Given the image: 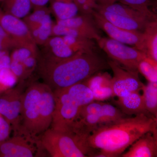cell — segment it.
Returning a JSON list of instances; mask_svg holds the SVG:
<instances>
[{
  "instance_id": "f1b7e54d",
  "label": "cell",
  "mask_w": 157,
  "mask_h": 157,
  "mask_svg": "<svg viewBox=\"0 0 157 157\" xmlns=\"http://www.w3.org/2000/svg\"><path fill=\"white\" fill-rule=\"evenodd\" d=\"M81 14L92 15L98 4L94 0H73Z\"/></svg>"
},
{
  "instance_id": "44dd1931",
  "label": "cell",
  "mask_w": 157,
  "mask_h": 157,
  "mask_svg": "<svg viewBox=\"0 0 157 157\" xmlns=\"http://www.w3.org/2000/svg\"><path fill=\"white\" fill-rule=\"evenodd\" d=\"M145 38L146 54L147 57L157 62V22L150 21L144 31Z\"/></svg>"
},
{
  "instance_id": "2e32d148",
  "label": "cell",
  "mask_w": 157,
  "mask_h": 157,
  "mask_svg": "<svg viewBox=\"0 0 157 157\" xmlns=\"http://www.w3.org/2000/svg\"><path fill=\"white\" fill-rule=\"evenodd\" d=\"M57 24L68 27L73 28L86 34L89 39L98 41L101 38L99 28L92 15H76L69 19L57 20Z\"/></svg>"
},
{
  "instance_id": "8992f818",
  "label": "cell",
  "mask_w": 157,
  "mask_h": 157,
  "mask_svg": "<svg viewBox=\"0 0 157 157\" xmlns=\"http://www.w3.org/2000/svg\"><path fill=\"white\" fill-rule=\"evenodd\" d=\"M97 42L109 58L130 70H138L140 62L147 57L146 53L135 47H129L110 38L101 37Z\"/></svg>"
},
{
  "instance_id": "6da1fadb",
  "label": "cell",
  "mask_w": 157,
  "mask_h": 157,
  "mask_svg": "<svg viewBox=\"0 0 157 157\" xmlns=\"http://www.w3.org/2000/svg\"><path fill=\"white\" fill-rule=\"evenodd\" d=\"M155 130L157 118L141 113L98 127L88 137V143L99 151L95 157H118L142 135Z\"/></svg>"
},
{
  "instance_id": "ba28073f",
  "label": "cell",
  "mask_w": 157,
  "mask_h": 157,
  "mask_svg": "<svg viewBox=\"0 0 157 157\" xmlns=\"http://www.w3.org/2000/svg\"><path fill=\"white\" fill-rule=\"evenodd\" d=\"M92 16L99 29L104 31L110 39L126 45H133L146 54L145 35L144 32L128 30L116 26L95 10L93 11Z\"/></svg>"
},
{
  "instance_id": "4fadbf2b",
  "label": "cell",
  "mask_w": 157,
  "mask_h": 157,
  "mask_svg": "<svg viewBox=\"0 0 157 157\" xmlns=\"http://www.w3.org/2000/svg\"><path fill=\"white\" fill-rule=\"evenodd\" d=\"M122 157H156L157 130L145 133L131 145Z\"/></svg>"
},
{
  "instance_id": "ffe728a7",
  "label": "cell",
  "mask_w": 157,
  "mask_h": 157,
  "mask_svg": "<svg viewBox=\"0 0 157 157\" xmlns=\"http://www.w3.org/2000/svg\"><path fill=\"white\" fill-rule=\"evenodd\" d=\"M0 3L4 12L19 18L28 15L32 8L30 0H0Z\"/></svg>"
},
{
  "instance_id": "83f0119b",
  "label": "cell",
  "mask_w": 157,
  "mask_h": 157,
  "mask_svg": "<svg viewBox=\"0 0 157 157\" xmlns=\"http://www.w3.org/2000/svg\"><path fill=\"white\" fill-rule=\"evenodd\" d=\"M18 81V78L10 68H3L0 70V89H10Z\"/></svg>"
},
{
  "instance_id": "4316f807",
  "label": "cell",
  "mask_w": 157,
  "mask_h": 157,
  "mask_svg": "<svg viewBox=\"0 0 157 157\" xmlns=\"http://www.w3.org/2000/svg\"><path fill=\"white\" fill-rule=\"evenodd\" d=\"M119 2L142 12L151 21H157V16L150 9L151 0H117Z\"/></svg>"
},
{
  "instance_id": "ac0fdd59",
  "label": "cell",
  "mask_w": 157,
  "mask_h": 157,
  "mask_svg": "<svg viewBox=\"0 0 157 157\" xmlns=\"http://www.w3.org/2000/svg\"><path fill=\"white\" fill-rule=\"evenodd\" d=\"M95 10L110 23L118 27L128 30L143 32L147 24L150 21L138 20L116 14L100 8L98 5Z\"/></svg>"
},
{
  "instance_id": "cb8c5ba5",
  "label": "cell",
  "mask_w": 157,
  "mask_h": 157,
  "mask_svg": "<svg viewBox=\"0 0 157 157\" xmlns=\"http://www.w3.org/2000/svg\"><path fill=\"white\" fill-rule=\"evenodd\" d=\"M143 91L144 103L147 111L151 115L157 118V82H149L144 85Z\"/></svg>"
},
{
  "instance_id": "603a6c76",
  "label": "cell",
  "mask_w": 157,
  "mask_h": 157,
  "mask_svg": "<svg viewBox=\"0 0 157 157\" xmlns=\"http://www.w3.org/2000/svg\"><path fill=\"white\" fill-rule=\"evenodd\" d=\"M62 37L65 43L76 53L95 52L97 46L94 40L71 36Z\"/></svg>"
},
{
  "instance_id": "484cf974",
  "label": "cell",
  "mask_w": 157,
  "mask_h": 157,
  "mask_svg": "<svg viewBox=\"0 0 157 157\" xmlns=\"http://www.w3.org/2000/svg\"><path fill=\"white\" fill-rule=\"evenodd\" d=\"M137 70L149 82H157V62L147 57L140 62Z\"/></svg>"
},
{
  "instance_id": "52a82bcc",
  "label": "cell",
  "mask_w": 157,
  "mask_h": 157,
  "mask_svg": "<svg viewBox=\"0 0 157 157\" xmlns=\"http://www.w3.org/2000/svg\"><path fill=\"white\" fill-rule=\"evenodd\" d=\"M107 62L113 74L111 80L114 96L124 97L142 90L144 84L140 80L138 70L124 67L112 60Z\"/></svg>"
},
{
  "instance_id": "f546056e",
  "label": "cell",
  "mask_w": 157,
  "mask_h": 157,
  "mask_svg": "<svg viewBox=\"0 0 157 157\" xmlns=\"http://www.w3.org/2000/svg\"><path fill=\"white\" fill-rule=\"evenodd\" d=\"M14 45L8 34L0 25V50L13 49Z\"/></svg>"
},
{
  "instance_id": "4dcf8cb0",
  "label": "cell",
  "mask_w": 157,
  "mask_h": 157,
  "mask_svg": "<svg viewBox=\"0 0 157 157\" xmlns=\"http://www.w3.org/2000/svg\"><path fill=\"white\" fill-rule=\"evenodd\" d=\"M0 114V142L8 139L11 131V127L6 119Z\"/></svg>"
},
{
  "instance_id": "8fae6325",
  "label": "cell",
  "mask_w": 157,
  "mask_h": 157,
  "mask_svg": "<svg viewBox=\"0 0 157 157\" xmlns=\"http://www.w3.org/2000/svg\"><path fill=\"white\" fill-rule=\"evenodd\" d=\"M22 94L19 89H12L0 98V114L10 124L14 135L18 134L20 127Z\"/></svg>"
},
{
  "instance_id": "d6a6232c",
  "label": "cell",
  "mask_w": 157,
  "mask_h": 157,
  "mask_svg": "<svg viewBox=\"0 0 157 157\" xmlns=\"http://www.w3.org/2000/svg\"><path fill=\"white\" fill-rule=\"evenodd\" d=\"M50 0H30L32 8L33 9L45 6Z\"/></svg>"
},
{
  "instance_id": "3957f363",
  "label": "cell",
  "mask_w": 157,
  "mask_h": 157,
  "mask_svg": "<svg viewBox=\"0 0 157 157\" xmlns=\"http://www.w3.org/2000/svg\"><path fill=\"white\" fill-rule=\"evenodd\" d=\"M55 105L53 90L47 85L32 83L22 93L20 127L17 135L39 142V137L51 126Z\"/></svg>"
},
{
  "instance_id": "7402d4cb",
  "label": "cell",
  "mask_w": 157,
  "mask_h": 157,
  "mask_svg": "<svg viewBox=\"0 0 157 157\" xmlns=\"http://www.w3.org/2000/svg\"><path fill=\"white\" fill-rule=\"evenodd\" d=\"M98 6L106 11L123 15L126 17H131L133 19L143 21H153L142 12L120 2H115L106 6H100L98 5Z\"/></svg>"
},
{
  "instance_id": "9c48e42d",
  "label": "cell",
  "mask_w": 157,
  "mask_h": 157,
  "mask_svg": "<svg viewBox=\"0 0 157 157\" xmlns=\"http://www.w3.org/2000/svg\"><path fill=\"white\" fill-rule=\"evenodd\" d=\"M0 25L11 38L14 48L25 47L38 50L27 25L21 18L0 9Z\"/></svg>"
},
{
  "instance_id": "30bf717a",
  "label": "cell",
  "mask_w": 157,
  "mask_h": 157,
  "mask_svg": "<svg viewBox=\"0 0 157 157\" xmlns=\"http://www.w3.org/2000/svg\"><path fill=\"white\" fill-rule=\"evenodd\" d=\"M34 11L24 17L23 21L37 45H43L51 36L52 22L50 9L46 6L34 9Z\"/></svg>"
},
{
  "instance_id": "d4e9b609",
  "label": "cell",
  "mask_w": 157,
  "mask_h": 157,
  "mask_svg": "<svg viewBox=\"0 0 157 157\" xmlns=\"http://www.w3.org/2000/svg\"><path fill=\"white\" fill-rule=\"evenodd\" d=\"M128 117L117 107L102 102L101 109V125L107 124Z\"/></svg>"
},
{
  "instance_id": "e0dca14e",
  "label": "cell",
  "mask_w": 157,
  "mask_h": 157,
  "mask_svg": "<svg viewBox=\"0 0 157 157\" xmlns=\"http://www.w3.org/2000/svg\"><path fill=\"white\" fill-rule=\"evenodd\" d=\"M139 92H134L128 95L119 97L117 100H113V103L127 116L141 113L151 115L147 111L143 97Z\"/></svg>"
},
{
  "instance_id": "5b68a950",
  "label": "cell",
  "mask_w": 157,
  "mask_h": 157,
  "mask_svg": "<svg viewBox=\"0 0 157 157\" xmlns=\"http://www.w3.org/2000/svg\"><path fill=\"white\" fill-rule=\"evenodd\" d=\"M88 136L49 128L39 138L41 147L52 157H95L98 151L90 147Z\"/></svg>"
},
{
  "instance_id": "9a60e30c",
  "label": "cell",
  "mask_w": 157,
  "mask_h": 157,
  "mask_svg": "<svg viewBox=\"0 0 157 157\" xmlns=\"http://www.w3.org/2000/svg\"><path fill=\"white\" fill-rule=\"evenodd\" d=\"M112 77L107 73H96L83 82L92 93L94 101H106L114 97Z\"/></svg>"
},
{
  "instance_id": "d6986e66",
  "label": "cell",
  "mask_w": 157,
  "mask_h": 157,
  "mask_svg": "<svg viewBox=\"0 0 157 157\" xmlns=\"http://www.w3.org/2000/svg\"><path fill=\"white\" fill-rule=\"evenodd\" d=\"M51 12L56 20H63L77 15L78 10L73 0H50Z\"/></svg>"
},
{
  "instance_id": "7a4b0ae2",
  "label": "cell",
  "mask_w": 157,
  "mask_h": 157,
  "mask_svg": "<svg viewBox=\"0 0 157 157\" xmlns=\"http://www.w3.org/2000/svg\"><path fill=\"white\" fill-rule=\"evenodd\" d=\"M38 70L43 82L52 90L83 82L109 68L108 62L95 52L79 53L61 60L38 58Z\"/></svg>"
},
{
  "instance_id": "277c9868",
  "label": "cell",
  "mask_w": 157,
  "mask_h": 157,
  "mask_svg": "<svg viewBox=\"0 0 157 157\" xmlns=\"http://www.w3.org/2000/svg\"><path fill=\"white\" fill-rule=\"evenodd\" d=\"M53 91L55 105L50 128L71 132L82 108L94 101L92 93L83 82Z\"/></svg>"
},
{
  "instance_id": "7c38bea8",
  "label": "cell",
  "mask_w": 157,
  "mask_h": 157,
  "mask_svg": "<svg viewBox=\"0 0 157 157\" xmlns=\"http://www.w3.org/2000/svg\"><path fill=\"white\" fill-rule=\"evenodd\" d=\"M37 142L21 135H14L12 138L0 142V156L4 157H34Z\"/></svg>"
},
{
  "instance_id": "1f68e13d",
  "label": "cell",
  "mask_w": 157,
  "mask_h": 157,
  "mask_svg": "<svg viewBox=\"0 0 157 157\" xmlns=\"http://www.w3.org/2000/svg\"><path fill=\"white\" fill-rule=\"evenodd\" d=\"M11 58L7 50H0V70L10 68Z\"/></svg>"
},
{
  "instance_id": "5bb4252c",
  "label": "cell",
  "mask_w": 157,
  "mask_h": 157,
  "mask_svg": "<svg viewBox=\"0 0 157 157\" xmlns=\"http://www.w3.org/2000/svg\"><path fill=\"white\" fill-rule=\"evenodd\" d=\"M41 56L39 57L49 60H61L78 54L67 45L63 37L51 36L43 45Z\"/></svg>"
}]
</instances>
